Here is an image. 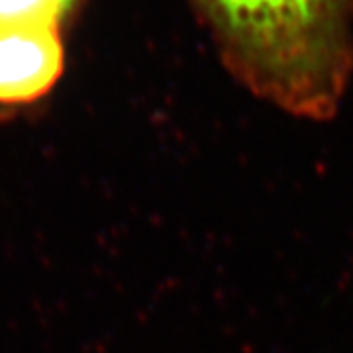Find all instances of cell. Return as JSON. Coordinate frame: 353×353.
Returning a JSON list of instances; mask_svg holds the SVG:
<instances>
[{"label":"cell","instance_id":"obj_1","mask_svg":"<svg viewBox=\"0 0 353 353\" xmlns=\"http://www.w3.org/2000/svg\"><path fill=\"white\" fill-rule=\"evenodd\" d=\"M230 77L289 116L328 122L353 79V0H190Z\"/></svg>","mask_w":353,"mask_h":353},{"label":"cell","instance_id":"obj_3","mask_svg":"<svg viewBox=\"0 0 353 353\" xmlns=\"http://www.w3.org/2000/svg\"><path fill=\"white\" fill-rule=\"evenodd\" d=\"M48 2H50L51 6L61 14V16H65V14L71 10V6L75 4L77 0H48Z\"/></svg>","mask_w":353,"mask_h":353},{"label":"cell","instance_id":"obj_2","mask_svg":"<svg viewBox=\"0 0 353 353\" xmlns=\"http://www.w3.org/2000/svg\"><path fill=\"white\" fill-rule=\"evenodd\" d=\"M65 73L59 26L0 22V112L36 106Z\"/></svg>","mask_w":353,"mask_h":353}]
</instances>
